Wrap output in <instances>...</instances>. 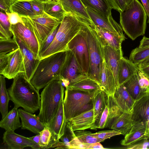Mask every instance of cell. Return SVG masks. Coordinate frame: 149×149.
Returning <instances> with one entry per match:
<instances>
[{"instance_id":"obj_1","label":"cell","mask_w":149,"mask_h":149,"mask_svg":"<svg viewBox=\"0 0 149 149\" xmlns=\"http://www.w3.org/2000/svg\"><path fill=\"white\" fill-rule=\"evenodd\" d=\"M7 90L14 107H22L32 113L40 109V95L39 91L26 78L24 74H19L14 78Z\"/></svg>"},{"instance_id":"obj_2","label":"cell","mask_w":149,"mask_h":149,"mask_svg":"<svg viewBox=\"0 0 149 149\" xmlns=\"http://www.w3.org/2000/svg\"><path fill=\"white\" fill-rule=\"evenodd\" d=\"M66 54V51L61 52L40 60L30 80L38 91L52 81L60 80Z\"/></svg>"},{"instance_id":"obj_3","label":"cell","mask_w":149,"mask_h":149,"mask_svg":"<svg viewBox=\"0 0 149 149\" xmlns=\"http://www.w3.org/2000/svg\"><path fill=\"white\" fill-rule=\"evenodd\" d=\"M147 15L138 0H133L125 9L120 13V23L125 33L132 40L143 35L146 27Z\"/></svg>"},{"instance_id":"obj_4","label":"cell","mask_w":149,"mask_h":149,"mask_svg":"<svg viewBox=\"0 0 149 149\" xmlns=\"http://www.w3.org/2000/svg\"><path fill=\"white\" fill-rule=\"evenodd\" d=\"M64 93V87L60 79L49 83L41 92L40 112L37 117L45 125L50 123L57 111Z\"/></svg>"},{"instance_id":"obj_5","label":"cell","mask_w":149,"mask_h":149,"mask_svg":"<svg viewBox=\"0 0 149 149\" xmlns=\"http://www.w3.org/2000/svg\"><path fill=\"white\" fill-rule=\"evenodd\" d=\"M85 24L67 14L61 22L52 42L39 56L40 60L55 53L66 51L69 42L79 32Z\"/></svg>"},{"instance_id":"obj_6","label":"cell","mask_w":149,"mask_h":149,"mask_svg":"<svg viewBox=\"0 0 149 149\" xmlns=\"http://www.w3.org/2000/svg\"><path fill=\"white\" fill-rule=\"evenodd\" d=\"M81 31L86 40L89 50L90 67L87 76L99 84L104 60L103 47L93 27L85 24Z\"/></svg>"},{"instance_id":"obj_7","label":"cell","mask_w":149,"mask_h":149,"mask_svg":"<svg viewBox=\"0 0 149 149\" xmlns=\"http://www.w3.org/2000/svg\"><path fill=\"white\" fill-rule=\"evenodd\" d=\"M95 91L87 92L65 87L63 105L67 121L93 109V99Z\"/></svg>"},{"instance_id":"obj_8","label":"cell","mask_w":149,"mask_h":149,"mask_svg":"<svg viewBox=\"0 0 149 149\" xmlns=\"http://www.w3.org/2000/svg\"><path fill=\"white\" fill-rule=\"evenodd\" d=\"M20 16L25 26L35 35L39 43L40 48L43 42L52 30L61 24L57 19L45 12L41 15Z\"/></svg>"},{"instance_id":"obj_9","label":"cell","mask_w":149,"mask_h":149,"mask_svg":"<svg viewBox=\"0 0 149 149\" xmlns=\"http://www.w3.org/2000/svg\"><path fill=\"white\" fill-rule=\"evenodd\" d=\"M71 51L74 55L82 73L87 76L90 69V61L88 47L81 31L69 42L66 50Z\"/></svg>"},{"instance_id":"obj_10","label":"cell","mask_w":149,"mask_h":149,"mask_svg":"<svg viewBox=\"0 0 149 149\" xmlns=\"http://www.w3.org/2000/svg\"><path fill=\"white\" fill-rule=\"evenodd\" d=\"M66 51V56L60 74V80L65 88L75 82L84 74L72 52Z\"/></svg>"},{"instance_id":"obj_11","label":"cell","mask_w":149,"mask_h":149,"mask_svg":"<svg viewBox=\"0 0 149 149\" xmlns=\"http://www.w3.org/2000/svg\"><path fill=\"white\" fill-rule=\"evenodd\" d=\"M10 30L13 35L21 39L33 52L36 58L40 59V45L37 38L33 32L26 26L20 23L11 25Z\"/></svg>"},{"instance_id":"obj_12","label":"cell","mask_w":149,"mask_h":149,"mask_svg":"<svg viewBox=\"0 0 149 149\" xmlns=\"http://www.w3.org/2000/svg\"><path fill=\"white\" fill-rule=\"evenodd\" d=\"M67 14L92 26H94L86 8L81 0H58Z\"/></svg>"},{"instance_id":"obj_13","label":"cell","mask_w":149,"mask_h":149,"mask_svg":"<svg viewBox=\"0 0 149 149\" xmlns=\"http://www.w3.org/2000/svg\"><path fill=\"white\" fill-rule=\"evenodd\" d=\"M94 25L121 36H124L121 26L113 18L111 14L107 16L86 8Z\"/></svg>"},{"instance_id":"obj_14","label":"cell","mask_w":149,"mask_h":149,"mask_svg":"<svg viewBox=\"0 0 149 149\" xmlns=\"http://www.w3.org/2000/svg\"><path fill=\"white\" fill-rule=\"evenodd\" d=\"M25 73L23 58L19 48L10 53L8 64L0 74L8 79H11L19 74H24Z\"/></svg>"},{"instance_id":"obj_15","label":"cell","mask_w":149,"mask_h":149,"mask_svg":"<svg viewBox=\"0 0 149 149\" xmlns=\"http://www.w3.org/2000/svg\"><path fill=\"white\" fill-rule=\"evenodd\" d=\"M123 112L115 103L112 97L108 96L106 106L99 118L95 123L94 130L109 128L115 119Z\"/></svg>"},{"instance_id":"obj_16","label":"cell","mask_w":149,"mask_h":149,"mask_svg":"<svg viewBox=\"0 0 149 149\" xmlns=\"http://www.w3.org/2000/svg\"><path fill=\"white\" fill-rule=\"evenodd\" d=\"M13 38L17 43L21 51L25 69L24 75L29 81L31 79L39 62L33 52L21 39L13 35Z\"/></svg>"},{"instance_id":"obj_17","label":"cell","mask_w":149,"mask_h":149,"mask_svg":"<svg viewBox=\"0 0 149 149\" xmlns=\"http://www.w3.org/2000/svg\"><path fill=\"white\" fill-rule=\"evenodd\" d=\"M145 139H149V133L148 132L146 121L141 122L133 125L124 138L120 141L122 145L128 146Z\"/></svg>"},{"instance_id":"obj_18","label":"cell","mask_w":149,"mask_h":149,"mask_svg":"<svg viewBox=\"0 0 149 149\" xmlns=\"http://www.w3.org/2000/svg\"><path fill=\"white\" fill-rule=\"evenodd\" d=\"M103 50L104 61L113 72L118 87L119 66L121 59L123 57L122 49H116L107 45L103 47Z\"/></svg>"},{"instance_id":"obj_19","label":"cell","mask_w":149,"mask_h":149,"mask_svg":"<svg viewBox=\"0 0 149 149\" xmlns=\"http://www.w3.org/2000/svg\"><path fill=\"white\" fill-rule=\"evenodd\" d=\"M19 115L21 120V128L29 130L38 134L45 128V125L41 121L37 116L24 109H18Z\"/></svg>"},{"instance_id":"obj_20","label":"cell","mask_w":149,"mask_h":149,"mask_svg":"<svg viewBox=\"0 0 149 149\" xmlns=\"http://www.w3.org/2000/svg\"><path fill=\"white\" fill-rule=\"evenodd\" d=\"M3 139L4 146L8 149H23L27 147L31 148L34 145L29 138L17 134L14 132L6 131Z\"/></svg>"},{"instance_id":"obj_21","label":"cell","mask_w":149,"mask_h":149,"mask_svg":"<svg viewBox=\"0 0 149 149\" xmlns=\"http://www.w3.org/2000/svg\"><path fill=\"white\" fill-rule=\"evenodd\" d=\"M92 27L96 31L103 47L108 45L116 49H122V43L126 38L125 36H119L94 25Z\"/></svg>"},{"instance_id":"obj_22","label":"cell","mask_w":149,"mask_h":149,"mask_svg":"<svg viewBox=\"0 0 149 149\" xmlns=\"http://www.w3.org/2000/svg\"><path fill=\"white\" fill-rule=\"evenodd\" d=\"M132 109L133 125L141 122L146 121L149 116V94H145L136 100Z\"/></svg>"},{"instance_id":"obj_23","label":"cell","mask_w":149,"mask_h":149,"mask_svg":"<svg viewBox=\"0 0 149 149\" xmlns=\"http://www.w3.org/2000/svg\"><path fill=\"white\" fill-rule=\"evenodd\" d=\"M63 99L62 100L57 111L51 122L48 124L45 125L48 127L58 141L63 134L67 122L64 113Z\"/></svg>"},{"instance_id":"obj_24","label":"cell","mask_w":149,"mask_h":149,"mask_svg":"<svg viewBox=\"0 0 149 149\" xmlns=\"http://www.w3.org/2000/svg\"><path fill=\"white\" fill-rule=\"evenodd\" d=\"M112 97L116 105L123 112L132 109L136 101L123 84L117 87Z\"/></svg>"},{"instance_id":"obj_25","label":"cell","mask_w":149,"mask_h":149,"mask_svg":"<svg viewBox=\"0 0 149 149\" xmlns=\"http://www.w3.org/2000/svg\"><path fill=\"white\" fill-rule=\"evenodd\" d=\"M69 121L74 131L88 129L94 130L95 120L93 109L73 118Z\"/></svg>"},{"instance_id":"obj_26","label":"cell","mask_w":149,"mask_h":149,"mask_svg":"<svg viewBox=\"0 0 149 149\" xmlns=\"http://www.w3.org/2000/svg\"><path fill=\"white\" fill-rule=\"evenodd\" d=\"M100 85L108 96H113L117 86L113 74L104 60L100 78Z\"/></svg>"},{"instance_id":"obj_27","label":"cell","mask_w":149,"mask_h":149,"mask_svg":"<svg viewBox=\"0 0 149 149\" xmlns=\"http://www.w3.org/2000/svg\"><path fill=\"white\" fill-rule=\"evenodd\" d=\"M139 70L138 66L129 59L123 57L121 59L118 74L119 86L122 84Z\"/></svg>"},{"instance_id":"obj_28","label":"cell","mask_w":149,"mask_h":149,"mask_svg":"<svg viewBox=\"0 0 149 149\" xmlns=\"http://www.w3.org/2000/svg\"><path fill=\"white\" fill-rule=\"evenodd\" d=\"M132 109L123 112L114 120L109 128L120 132L125 135L133 125L132 120Z\"/></svg>"},{"instance_id":"obj_29","label":"cell","mask_w":149,"mask_h":149,"mask_svg":"<svg viewBox=\"0 0 149 149\" xmlns=\"http://www.w3.org/2000/svg\"><path fill=\"white\" fill-rule=\"evenodd\" d=\"M18 108L14 107L2 118L0 122V127L6 131L14 132L21 127Z\"/></svg>"},{"instance_id":"obj_30","label":"cell","mask_w":149,"mask_h":149,"mask_svg":"<svg viewBox=\"0 0 149 149\" xmlns=\"http://www.w3.org/2000/svg\"><path fill=\"white\" fill-rule=\"evenodd\" d=\"M66 87L87 92H92L102 89L98 82L86 75H83L76 81Z\"/></svg>"},{"instance_id":"obj_31","label":"cell","mask_w":149,"mask_h":149,"mask_svg":"<svg viewBox=\"0 0 149 149\" xmlns=\"http://www.w3.org/2000/svg\"><path fill=\"white\" fill-rule=\"evenodd\" d=\"M108 96L101 89L95 91L93 99L95 122L100 118L107 103Z\"/></svg>"},{"instance_id":"obj_32","label":"cell","mask_w":149,"mask_h":149,"mask_svg":"<svg viewBox=\"0 0 149 149\" xmlns=\"http://www.w3.org/2000/svg\"><path fill=\"white\" fill-rule=\"evenodd\" d=\"M43 2L44 12L61 23L67 13L59 1H48Z\"/></svg>"},{"instance_id":"obj_33","label":"cell","mask_w":149,"mask_h":149,"mask_svg":"<svg viewBox=\"0 0 149 149\" xmlns=\"http://www.w3.org/2000/svg\"><path fill=\"white\" fill-rule=\"evenodd\" d=\"M86 8L108 16L112 7L108 0H81Z\"/></svg>"},{"instance_id":"obj_34","label":"cell","mask_w":149,"mask_h":149,"mask_svg":"<svg viewBox=\"0 0 149 149\" xmlns=\"http://www.w3.org/2000/svg\"><path fill=\"white\" fill-rule=\"evenodd\" d=\"M123 84L127 91L135 101L146 93L140 88L139 84L137 73L125 81Z\"/></svg>"},{"instance_id":"obj_35","label":"cell","mask_w":149,"mask_h":149,"mask_svg":"<svg viewBox=\"0 0 149 149\" xmlns=\"http://www.w3.org/2000/svg\"><path fill=\"white\" fill-rule=\"evenodd\" d=\"M40 136L39 145L40 149H47L56 148L59 141L52 133L48 126L40 133Z\"/></svg>"},{"instance_id":"obj_36","label":"cell","mask_w":149,"mask_h":149,"mask_svg":"<svg viewBox=\"0 0 149 149\" xmlns=\"http://www.w3.org/2000/svg\"><path fill=\"white\" fill-rule=\"evenodd\" d=\"M5 77L2 75L0 76V111L2 115V118L7 114L8 110V104L10 100L9 95L6 87Z\"/></svg>"},{"instance_id":"obj_37","label":"cell","mask_w":149,"mask_h":149,"mask_svg":"<svg viewBox=\"0 0 149 149\" xmlns=\"http://www.w3.org/2000/svg\"><path fill=\"white\" fill-rule=\"evenodd\" d=\"M70 121H67L63 135L60 138L56 149H70L71 144L76 137Z\"/></svg>"},{"instance_id":"obj_38","label":"cell","mask_w":149,"mask_h":149,"mask_svg":"<svg viewBox=\"0 0 149 149\" xmlns=\"http://www.w3.org/2000/svg\"><path fill=\"white\" fill-rule=\"evenodd\" d=\"M12 12H15L20 15H35L33 11L31 0H16L11 7Z\"/></svg>"},{"instance_id":"obj_39","label":"cell","mask_w":149,"mask_h":149,"mask_svg":"<svg viewBox=\"0 0 149 149\" xmlns=\"http://www.w3.org/2000/svg\"><path fill=\"white\" fill-rule=\"evenodd\" d=\"M149 57V47H137L133 49L130 54L129 59L138 65Z\"/></svg>"},{"instance_id":"obj_40","label":"cell","mask_w":149,"mask_h":149,"mask_svg":"<svg viewBox=\"0 0 149 149\" xmlns=\"http://www.w3.org/2000/svg\"><path fill=\"white\" fill-rule=\"evenodd\" d=\"M11 24L8 16L5 13L0 12V39L11 38L13 35L10 30Z\"/></svg>"},{"instance_id":"obj_41","label":"cell","mask_w":149,"mask_h":149,"mask_svg":"<svg viewBox=\"0 0 149 149\" xmlns=\"http://www.w3.org/2000/svg\"><path fill=\"white\" fill-rule=\"evenodd\" d=\"M19 48L16 41L13 39H0V54L10 53Z\"/></svg>"},{"instance_id":"obj_42","label":"cell","mask_w":149,"mask_h":149,"mask_svg":"<svg viewBox=\"0 0 149 149\" xmlns=\"http://www.w3.org/2000/svg\"><path fill=\"white\" fill-rule=\"evenodd\" d=\"M84 130L76 131L75 134L81 142L87 143H93L103 141L93 136L91 132Z\"/></svg>"},{"instance_id":"obj_43","label":"cell","mask_w":149,"mask_h":149,"mask_svg":"<svg viewBox=\"0 0 149 149\" xmlns=\"http://www.w3.org/2000/svg\"><path fill=\"white\" fill-rule=\"evenodd\" d=\"M70 149H104L105 148L100 142L93 143H82L76 137L72 143Z\"/></svg>"},{"instance_id":"obj_44","label":"cell","mask_w":149,"mask_h":149,"mask_svg":"<svg viewBox=\"0 0 149 149\" xmlns=\"http://www.w3.org/2000/svg\"><path fill=\"white\" fill-rule=\"evenodd\" d=\"M60 25L55 27L52 30L42 43L40 48L39 57L48 49L52 42Z\"/></svg>"},{"instance_id":"obj_45","label":"cell","mask_w":149,"mask_h":149,"mask_svg":"<svg viewBox=\"0 0 149 149\" xmlns=\"http://www.w3.org/2000/svg\"><path fill=\"white\" fill-rule=\"evenodd\" d=\"M92 135L103 141L106 139L118 135L122 134L119 131L112 130L99 131L95 133H92Z\"/></svg>"},{"instance_id":"obj_46","label":"cell","mask_w":149,"mask_h":149,"mask_svg":"<svg viewBox=\"0 0 149 149\" xmlns=\"http://www.w3.org/2000/svg\"><path fill=\"white\" fill-rule=\"evenodd\" d=\"M31 2L35 15H42L44 13L43 1L40 0H31Z\"/></svg>"},{"instance_id":"obj_47","label":"cell","mask_w":149,"mask_h":149,"mask_svg":"<svg viewBox=\"0 0 149 149\" xmlns=\"http://www.w3.org/2000/svg\"><path fill=\"white\" fill-rule=\"evenodd\" d=\"M137 75L140 87L145 92L149 86V79L142 71L139 70L137 72Z\"/></svg>"},{"instance_id":"obj_48","label":"cell","mask_w":149,"mask_h":149,"mask_svg":"<svg viewBox=\"0 0 149 149\" xmlns=\"http://www.w3.org/2000/svg\"><path fill=\"white\" fill-rule=\"evenodd\" d=\"M112 8L120 13L124 11L127 7L125 0H108Z\"/></svg>"},{"instance_id":"obj_49","label":"cell","mask_w":149,"mask_h":149,"mask_svg":"<svg viewBox=\"0 0 149 149\" xmlns=\"http://www.w3.org/2000/svg\"><path fill=\"white\" fill-rule=\"evenodd\" d=\"M5 13L8 16V19L11 25L15 24L20 23L25 25L21 17L17 13L6 12Z\"/></svg>"},{"instance_id":"obj_50","label":"cell","mask_w":149,"mask_h":149,"mask_svg":"<svg viewBox=\"0 0 149 149\" xmlns=\"http://www.w3.org/2000/svg\"><path fill=\"white\" fill-rule=\"evenodd\" d=\"M16 0H0V11L6 12H12L11 7Z\"/></svg>"},{"instance_id":"obj_51","label":"cell","mask_w":149,"mask_h":149,"mask_svg":"<svg viewBox=\"0 0 149 149\" xmlns=\"http://www.w3.org/2000/svg\"><path fill=\"white\" fill-rule=\"evenodd\" d=\"M149 139H145L142 140L140 142L135 143L132 145L127 146V149H143L149 148Z\"/></svg>"},{"instance_id":"obj_52","label":"cell","mask_w":149,"mask_h":149,"mask_svg":"<svg viewBox=\"0 0 149 149\" xmlns=\"http://www.w3.org/2000/svg\"><path fill=\"white\" fill-rule=\"evenodd\" d=\"M10 53L0 54V73L5 69L8 63Z\"/></svg>"},{"instance_id":"obj_53","label":"cell","mask_w":149,"mask_h":149,"mask_svg":"<svg viewBox=\"0 0 149 149\" xmlns=\"http://www.w3.org/2000/svg\"><path fill=\"white\" fill-rule=\"evenodd\" d=\"M40 135V134H38L36 136L29 137V139L33 142V146L31 148L34 149H40L39 145Z\"/></svg>"},{"instance_id":"obj_54","label":"cell","mask_w":149,"mask_h":149,"mask_svg":"<svg viewBox=\"0 0 149 149\" xmlns=\"http://www.w3.org/2000/svg\"><path fill=\"white\" fill-rule=\"evenodd\" d=\"M139 70L142 71L149 79V65H138Z\"/></svg>"},{"instance_id":"obj_55","label":"cell","mask_w":149,"mask_h":149,"mask_svg":"<svg viewBox=\"0 0 149 149\" xmlns=\"http://www.w3.org/2000/svg\"><path fill=\"white\" fill-rule=\"evenodd\" d=\"M149 47V38L144 36L140 42L139 47Z\"/></svg>"},{"instance_id":"obj_56","label":"cell","mask_w":149,"mask_h":149,"mask_svg":"<svg viewBox=\"0 0 149 149\" xmlns=\"http://www.w3.org/2000/svg\"><path fill=\"white\" fill-rule=\"evenodd\" d=\"M146 12L148 17H149V3L148 0H141Z\"/></svg>"},{"instance_id":"obj_57","label":"cell","mask_w":149,"mask_h":149,"mask_svg":"<svg viewBox=\"0 0 149 149\" xmlns=\"http://www.w3.org/2000/svg\"><path fill=\"white\" fill-rule=\"evenodd\" d=\"M139 65H149V57Z\"/></svg>"},{"instance_id":"obj_58","label":"cell","mask_w":149,"mask_h":149,"mask_svg":"<svg viewBox=\"0 0 149 149\" xmlns=\"http://www.w3.org/2000/svg\"><path fill=\"white\" fill-rule=\"evenodd\" d=\"M146 126L147 132L149 133V116L146 121Z\"/></svg>"},{"instance_id":"obj_59","label":"cell","mask_w":149,"mask_h":149,"mask_svg":"<svg viewBox=\"0 0 149 149\" xmlns=\"http://www.w3.org/2000/svg\"><path fill=\"white\" fill-rule=\"evenodd\" d=\"M127 6L130 4L133 1V0H125Z\"/></svg>"},{"instance_id":"obj_60","label":"cell","mask_w":149,"mask_h":149,"mask_svg":"<svg viewBox=\"0 0 149 149\" xmlns=\"http://www.w3.org/2000/svg\"><path fill=\"white\" fill-rule=\"evenodd\" d=\"M145 93H146L149 94V86L148 88L146 90V91H145Z\"/></svg>"},{"instance_id":"obj_61","label":"cell","mask_w":149,"mask_h":149,"mask_svg":"<svg viewBox=\"0 0 149 149\" xmlns=\"http://www.w3.org/2000/svg\"><path fill=\"white\" fill-rule=\"evenodd\" d=\"M41 1H58V0H40Z\"/></svg>"},{"instance_id":"obj_62","label":"cell","mask_w":149,"mask_h":149,"mask_svg":"<svg viewBox=\"0 0 149 149\" xmlns=\"http://www.w3.org/2000/svg\"><path fill=\"white\" fill-rule=\"evenodd\" d=\"M148 1H149V0H148ZM147 22L148 23H149V17L148 18V20Z\"/></svg>"}]
</instances>
